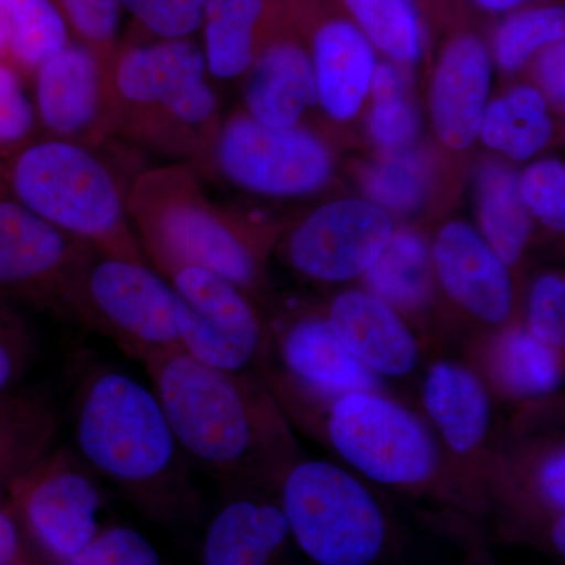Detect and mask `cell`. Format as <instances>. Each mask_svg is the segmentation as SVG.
Masks as SVG:
<instances>
[{
	"label": "cell",
	"mask_w": 565,
	"mask_h": 565,
	"mask_svg": "<svg viewBox=\"0 0 565 565\" xmlns=\"http://www.w3.org/2000/svg\"><path fill=\"white\" fill-rule=\"evenodd\" d=\"M109 71L82 44L47 58L31 81L41 136L93 148L114 140Z\"/></svg>",
	"instance_id": "cell-13"
},
{
	"label": "cell",
	"mask_w": 565,
	"mask_h": 565,
	"mask_svg": "<svg viewBox=\"0 0 565 565\" xmlns=\"http://www.w3.org/2000/svg\"><path fill=\"white\" fill-rule=\"evenodd\" d=\"M36 340L29 323L0 302V397L14 393L35 359Z\"/></svg>",
	"instance_id": "cell-38"
},
{
	"label": "cell",
	"mask_w": 565,
	"mask_h": 565,
	"mask_svg": "<svg viewBox=\"0 0 565 565\" xmlns=\"http://www.w3.org/2000/svg\"><path fill=\"white\" fill-rule=\"evenodd\" d=\"M490 87V61L484 44L473 36L452 41L435 74L430 111L438 136L462 150L481 132Z\"/></svg>",
	"instance_id": "cell-20"
},
{
	"label": "cell",
	"mask_w": 565,
	"mask_h": 565,
	"mask_svg": "<svg viewBox=\"0 0 565 565\" xmlns=\"http://www.w3.org/2000/svg\"><path fill=\"white\" fill-rule=\"evenodd\" d=\"M9 35L7 62L31 85L35 71L68 46V25L52 0H0Z\"/></svg>",
	"instance_id": "cell-27"
},
{
	"label": "cell",
	"mask_w": 565,
	"mask_h": 565,
	"mask_svg": "<svg viewBox=\"0 0 565 565\" xmlns=\"http://www.w3.org/2000/svg\"><path fill=\"white\" fill-rule=\"evenodd\" d=\"M565 47L563 41L546 46L539 61V76L550 98L556 104L564 103L565 96Z\"/></svg>",
	"instance_id": "cell-42"
},
{
	"label": "cell",
	"mask_w": 565,
	"mask_h": 565,
	"mask_svg": "<svg viewBox=\"0 0 565 565\" xmlns=\"http://www.w3.org/2000/svg\"><path fill=\"white\" fill-rule=\"evenodd\" d=\"M141 366L192 468L232 490H277L297 446L262 375L215 370L181 351Z\"/></svg>",
	"instance_id": "cell-2"
},
{
	"label": "cell",
	"mask_w": 565,
	"mask_h": 565,
	"mask_svg": "<svg viewBox=\"0 0 565 565\" xmlns=\"http://www.w3.org/2000/svg\"><path fill=\"white\" fill-rule=\"evenodd\" d=\"M214 159L228 180L263 195H302L330 174L326 148L297 128H273L237 115L218 131Z\"/></svg>",
	"instance_id": "cell-12"
},
{
	"label": "cell",
	"mask_w": 565,
	"mask_h": 565,
	"mask_svg": "<svg viewBox=\"0 0 565 565\" xmlns=\"http://www.w3.org/2000/svg\"><path fill=\"white\" fill-rule=\"evenodd\" d=\"M424 191L426 170L416 156H397L367 174V195L386 210L414 211L422 203Z\"/></svg>",
	"instance_id": "cell-35"
},
{
	"label": "cell",
	"mask_w": 565,
	"mask_h": 565,
	"mask_svg": "<svg viewBox=\"0 0 565 565\" xmlns=\"http://www.w3.org/2000/svg\"><path fill=\"white\" fill-rule=\"evenodd\" d=\"M106 145L40 136L0 162V182L66 236L106 255L147 262L126 210L132 181L104 156Z\"/></svg>",
	"instance_id": "cell-4"
},
{
	"label": "cell",
	"mask_w": 565,
	"mask_h": 565,
	"mask_svg": "<svg viewBox=\"0 0 565 565\" xmlns=\"http://www.w3.org/2000/svg\"><path fill=\"white\" fill-rule=\"evenodd\" d=\"M294 544L316 565H374L390 542V520L362 479L327 460H299L277 490Z\"/></svg>",
	"instance_id": "cell-7"
},
{
	"label": "cell",
	"mask_w": 565,
	"mask_h": 565,
	"mask_svg": "<svg viewBox=\"0 0 565 565\" xmlns=\"http://www.w3.org/2000/svg\"><path fill=\"white\" fill-rule=\"evenodd\" d=\"M526 330L545 344L564 351L565 285L559 275H544L534 282Z\"/></svg>",
	"instance_id": "cell-40"
},
{
	"label": "cell",
	"mask_w": 565,
	"mask_h": 565,
	"mask_svg": "<svg viewBox=\"0 0 565 565\" xmlns=\"http://www.w3.org/2000/svg\"><path fill=\"white\" fill-rule=\"evenodd\" d=\"M550 544H552L553 550L561 557L565 556V515L556 514L553 516L552 525H550L548 531Z\"/></svg>",
	"instance_id": "cell-44"
},
{
	"label": "cell",
	"mask_w": 565,
	"mask_h": 565,
	"mask_svg": "<svg viewBox=\"0 0 565 565\" xmlns=\"http://www.w3.org/2000/svg\"><path fill=\"white\" fill-rule=\"evenodd\" d=\"M479 204L486 243L505 266H512L525 250L533 226L515 174L504 167H487L479 185Z\"/></svg>",
	"instance_id": "cell-28"
},
{
	"label": "cell",
	"mask_w": 565,
	"mask_h": 565,
	"mask_svg": "<svg viewBox=\"0 0 565 565\" xmlns=\"http://www.w3.org/2000/svg\"><path fill=\"white\" fill-rule=\"evenodd\" d=\"M520 193L526 207L550 228L564 232L565 170L557 161L541 162L527 170Z\"/></svg>",
	"instance_id": "cell-39"
},
{
	"label": "cell",
	"mask_w": 565,
	"mask_h": 565,
	"mask_svg": "<svg viewBox=\"0 0 565 565\" xmlns=\"http://www.w3.org/2000/svg\"><path fill=\"white\" fill-rule=\"evenodd\" d=\"M433 262L445 291L468 313L492 326L511 318L514 291L508 266L467 223L441 230Z\"/></svg>",
	"instance_id": "cell-16"
},
{
	"label": "cell",
	"mask_w": 565,
	"mask_h": 565,
	"mask_svg": "<svg viewBox=\"0 0 565 565\" xmlns=\"http://www.w3.org/2000/svg\"><path fill=\"white\" fill-rule=\"evenodd\" d=\"M57 315L102 334L141 364L181 351L174 294L147 262L90 248L63 285Z\"/></svg>",
	"instance_id": "cell-6"
},
{
	"label": "cell",
	"mask_w": 565,
	"mask_h": 565,
	"mask_svg": "<svg viewBox=\"0 0 565 565\" xmlns=\"http://www.w3.org/2000/svg\"><path fill=\"white\" fill-rule=\"evenodd\" d=\"M565 13L561 7L522 11L498 29L494 54L505 70H516L542 47L564 40Z\"/></svg>",
	"instance_id": "cell-31"
},
{
	"label": "cell",
	"mask_w": 565,
	"mask_h": 565,
	"mask_svg": "<svg viewBox=\"0 0 565 565\" xmlns=\"http://www.w3.org/2000/svg\"><path fill=\"white\" fill-rule=\"evenodd\" d=\"M245 99L256 121L296 128L305 109L318 99L313 66L292 43H274L250 66Z\"/></svg>",
	"instance_id": "cell-21"
},
{
	"label": "cell",
	"mask_w": 565,
	"mask_h": 565,
	"mask_svg": "<svg viewBox=\"0 0 565 565\" xmlns=\"http://www.w3.org/2000/svg\"><path fill=\"white\" fill-rule=\"evenodd\" d=\"M10 394H7V396L0 397V407H2V404L6 403L7 397H9Z\"/></svg>",
	"instance_id": "cell-48"
},
{
	"label": "cell",
	"mask_w": 565,
	"mask_h": 565,
	"mask_svg": "<svg viewBox=\"0 0 565 565\" xmlns=\"http://www.w3.org/2000/svg\"><path fill=\"white\" fill-rule=\"evenodd\" d=\"M277 494L236 489L204 533L202 565H285L291 544Z\"/></svg>",
	"instance_id": "cell-17"
},
{
	"label": "cell",
	"mask_w": 565,
	"mask_h": 565,
	"mask_svg": "<svg viewBox=\"0 0 565 565\" xmlns=\"http://www.w3.org/2000/svg\"><path fill=\"white\" fill-rule=\"evenodd\" d=\"M323 435L334 455L374 484L423 492L444 470L429 424L384 392L345 394L327 404Z\"/></svg>",
	"instance_id": "cell-8"
},
{
	"label": "cell",
	"mask_w": 565,
	"mask_h": 565,
	"mask_svg": "<svg viewBox=\"0 0 565 565\" xmlns=\"http://www.w3.org/2000/svg\"><path fill=\"white\" fill-rule=\"evenodd\" d=\"M375 107L371 118L374 139L386 150H404L418 136V117L404 98L403 77L392 65L374 70Z\"/></svg>",
	"instance_id": "cell-32"
},
{
	"label": "cell",
	"mask_w": 565,
	"mask_h": 565,
	"mask_svg": "<svg viewBox=\"0 0 565 565\" xmlns=\"http://www.w3.org/2000/svg\"><path fill=\"white\" fill-rule=\"evenodd\" d=\"M316 87L323 107L338 120L355 115L371 87L374 52L351 22L332 21L315 40Z\"/></svg>",
	"instance_id": "cell-22"
},
{
	"label": "cell",
	"mask_w": 565,
	"mask_h": 565,
	"mask_svg": "<svg viewBox=\"0 0 565 565\" xmlns=\"http://www.w3.org/2000/svg\"><path fill=\"white\" fill-rule=\"evenodd\" d=\"M7 52H9V35H7L6 22L0 14V62L7 61Z\"/></svg>",
	"instance_id": "cell-46"
},
{
	"label": "cell",
	"mask_w": 565,
	"mask_h": 565,
	"mask_svg": "<svg viewBox=\"0 0 565 565\" xmlns=\"http://www.w3.org/2000/svg\"><path fill=\"white\" fill-rule=\"evenodd\" d=\"M424 412L437 437L457 457L484 448L492 429L493 404L484 379L467 364L440 360L424 375Z\"/></svg>",
	"instance_id": "cell-19"
},
{
	"label": "cell",
	"mask_w": 565,
	"mask_h": 565,
	"mask_svg": "<svg viewBox=\"0 0 565 565\" xmlns=\"http://www.w3.org/2000/svg\"><path fill=\"white\" fill-rule=\"evenodd\" d=\"M90 248L43 221L0 182V292L57 313L63 285Z\"/></svg>",
	"instance_id": "cell-14"
},
{
	"label": "cell",
	"mask_w": 565,
	"mask_h": 565,
	"mask_svg": "<svg viewBox=\"0 0 565 565\" xmlns=\"http://www.w3.org/2000/svg\"><path fill=\"white\" fill-rule=\"evenodd\" d=\"M266 0H210L204 13V61L215 77L233 79L256 58Z\"/></svg>",
	"instance_id": "cell-26"
},
{
	"label": "cell",
	"mask_w": 565,
	"mask_h": 565,
	"mask_svg": "<svg viewBox=\"0 0 565 565\" xmlns=\"http://www.w3.org/2000/svg\"><path fill=\"white\" fill-rule=\"evenodd\" d=\"M57 405L43 390L14 392L0 407V503L10 486L54 446Z\"/></svg>",
	"instance_id": "cell-24"
},
{
	"label": "cell",
	"mask_w": 565,
	"mask_h": 565,
	"mask_svg": "<svg viewBox=\"0 0 565 565\" xmlns=\"http://www.w3.org/2000/svg\"><path fill=\"white\" fill-rule=\"evenodd\" d=\"M258 374L282 414L307 401L327 405L345 394L385 388L382 377L344 348L327 321L313 318L267 323Z\"/></svg>",
	"instance_id": "cell-11"
},
{
	"label": "cell",
	"mask_w": 565,
	"mask_h": 565,
	"mask_svg": "<svg viewBox=\"0 0 565 565\" xmlns=\"http://www.w3.org/2000/svg\"><path fill=\"white\" fill-rule=\"evenodd\" d=\"M531 484L535 498L553 515L565 511V449L557 444L535 460Z\"/></svg>",
	"instance_id": "cell-41"
},
{
	"label": "cell",
	"mask_w": 565,
	"mask_h": 565,
	"mask_svg": "<svg viewBox=\"0 0 565 565\" xmlns=\"http://www.w3.org/2000/svg\"><path fill=\"white\" fill-rule=\"evenodd\" d=\"M158 273L177 300L181 351L226 373H258L267 323L244 289L193 264H170Z\"/></svg>",
	"instance_id": "cell-10"
},
{
	"label": "cell",
	"mask_w": 565,
	"mask_h": 565,
	"mask_svg": "<svg viewBox=\"0 0 565 565\" xmlns=\"http://www.w3.org/2000/svg\"><path fill=\"white\" fill-rule=\"evenodd\" d=\"M210 0H120L141 28L162 41L188 40L203 25Z\"/></svg>",
	"instance_id": "cell-37"
},
{
	"label": "cell",
	"mask_w": 565,
	"mask_h": 565,
	"mask_svg": "<svg viewBox=\"0 0 565 565\" xmlns=\"http://www.w3.org/2000/svg\"><path fill=\"white\" fill-rule=\"evenodd\" d=\"M66 25L79 36L82 46L95 52L109 66L115 54L120 0H52Z\"/></svg>",
	"instance_id": "cell-34"
},
{
	"label": "cell",
	"mask_w": 565,
	"mask_h": 565,
	"mask_svg": "<svg viewBox=\"0 0 565 565\" xmlns=\"http://www.w3.org/2000/svg\"><path fill=\"white\" fill-rule=\"evenodd\" d=\"M203 51L189 40L136 44L110 62L111 139L172 162H200L214 147L217 96Z\"/></svg>",
	"instance_id": "cell-3"
},
{
	"label": "cell",
	"mask_w": 565,
	"mask_h": 565,
	"mask_svg": "<svg viewBox=\"0 0 565 565\" xmlns=\"http://www.w3.org/2000/svg\"><path fill=\"white\" fill-rule=\"evenodd\" d=\"M6 501L24 537L54 565L77 555L109 525L102 481L73 449L52 446L14 479Z\"/></svg>",
	"instance_id": "cell-9"
},
{
	"label": "cell",
	"mask_w": 565,
	"mask_h": 565,
	"mask_svg": "<svg viewBox=\"0 0 565 565\" xmlns=\"http://www.w3.org/2000/svg\"><path fill=\"white\" fill-rule=\"evenodd\" d=\"M70 418L73 451L140 514L159 523L196 514L192 467L151 386L90 355H77Z\"/></svg>",
	"instance_id": "cell-1"
},
{
	"label": "cell",
	"mask_w": 565,
	"mask_h": 565,
	"mask_svg": "<svg viewBox=\"0 0 565 565\" xmlns=\"http://www.w3.org/2000/svg\"><path fill=\"white\" fill-rule=\"evenodd\" d=\"M367 41L394 61L412 63L422 55V28L408 0H344Z\"/></svg>",
	"instance_id": "cell-30"
},
{
	"label": "cell",
	"mask_w": 565,
	"mask_h": 565,
	"mask_svg": "<svg viewBox=\"0 0 565 565\" xmlns=\"http://www.w3.org/2000/svg\"><path fill=\"white\" fill-rule=\"evenodd\" d=\"M475 2L484 10L504 11L515 9V7H519L520 3L525 2V0H475Z\"/></svg>",
	"instance_id": "cell-45"
},
{
	"label": "cell",
	"mask_w": 565,
	"mask_h": 565,
	"mask_svg": "<svg viewBox=\"0 0 565 565\" xmlns=\"http://www.w3.org/2000/svg\"><path fill=\"white\" fill-rule=\"evenodd\" d=\"M327 323L344 348L379 377H405L419 364L422 351L415 334L399 313L374 294H340Z\"/></svg>",
	"instance_id": "cell-18"
},
{
	"label": "cell",
	"mask_w": 565,
	"mask_h": 565,
	"mask_svg": "<svg viewBox=\"0 0 565 565\" xmlns=\"http://www.w3.org/2000/svg\"><path fill=\"white\" fill-rule=\"evenodd\" d=\"M370 292L403 313H418L433 299L434 264L422 237L399 232L364 273Z\"/></svg>",
	"instance_id": "cell-25"
},
{
	"label": "cell",
	"mask_w": 565,
	"mask_h": 565,
	"mask_svg": "<svg viewBox=\"0 0 565 565\" xmlns=\"http://www.w3.org/2000/svg\"><path fill=\"white\" fill-rule=\"evenodd\" d=\"M126 210L141 252L156 270L170 264H193L244 291L258 285V245L204 199L189 163L141 170L129 188Z\"/></svg>",
	"instance_id": "cell-5"
},
{
	"label": "cell",
	"mask_w": 565,
	"mask_h": 565,
	"mask_svg": "<svg viewBox=\"0 0 565 565\" xmlns=\"http://www.w3.org/2000/svg\"><path fill=\"white\" fill-rule=\"evenodd\" d=\"M481 134L489 147L519 161L541 151L552 136V120L541 93L516 88L493 103L482 118Z\"/></svg>",
	"instance_id": "cell-29"
},
{
	"label": "cell",
	"mask_w": 565,
	"mask_h": 565,
	"mask_svg": "<svg viewBox=\"0 0 565 565\" xmlns=\"http://www.w3.org/2000/svg\"><path fill=\"white\" fill-rule=\"evenodd\" d=\"M24 534L7 501L0 503V564L25 561Z\"/></svg>",
	"instance_id": "cell-43"
},
{
	"label": "cell",
	"mask_w": 565,
	"mask_h": 565,
	"mask_svg": "<svg viewBox=\"0 0 565 565\" xmlns=\"http://www.w3.org/2000/svg\"><path fill=\"white\" fill-rule=\"evenodd\" d=\"M0 565H33L31 559L25 561H14V563H6Z\"/></svg>",
	"instance_id": "cell-47"
},
{
	"label": "cell",
	"mask_w": 565,
	"mask_h": 565,
	"mask_svg": "<svg viewBox=\"0 0 565 565\" xmlns=\"http://www.w3.org/2000/svg\"><path fill=\"white\" fill-rule=\"evenodd\" d=\"M28 88V82L14 66L0 62V162L41 136Z\"/></svg>",
	"instance_id": "cell-33"
},
{
	"label": "cell",
	"mask_w": 565,
	"mask_h": 565,
	"mask_svg": "<svg viewBox=\"0 0 565 565\" xmlns=\"http://www.w3.org/2000/svg\"><path fill=\"white\" fill-rule=\"evenodd\" d=\"M392 236L381 207L345 200L322 207L292 233L288 258L307 277L348 281L366 273Z\"/></svg>",
	"instance_id": "cell-15"
},
{
	"label": "cell",
	"mask_w": 565,
	"mask_h": 565,
	"mask_svg": "<svg viewBox=\"0 0 565 565\" xmlns=\"http://www.w3.org/2000/svg\"><path fill=\"white\" fill-rule=\"evenodd\" d=\"M486 370L498 392L520 401L544 399L564 382L563 352L522 327L504 330L486 352Z\"/></svg>",
	"instance_id": "cell-23"
},
{
	"label": "cell",
	"mask_w": 565,
	"mask_h": 565,
	"mask_svg": "<svg viewBox=\"0 0 565 565\" xmlns=\"http://www.w3.org/2000/svg\"><path fill=\"white\" fill-rule=\"evenodd\" d=\"M58 565H162V559L147 535L107 525L82 552Z\"/></svg>",
	"instance_id": "cell-36"
}]
</instances>
